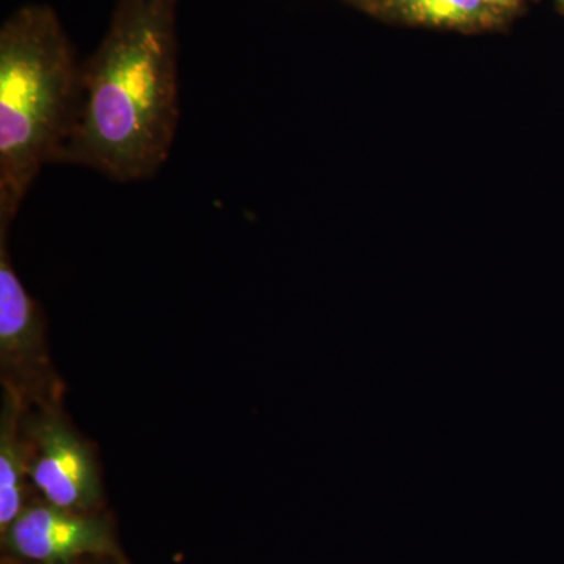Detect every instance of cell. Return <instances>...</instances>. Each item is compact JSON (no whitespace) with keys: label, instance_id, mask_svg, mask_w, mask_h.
<instances>
[{"label":"cell","instance_id":"6da1fadb","mask_svg":"<svg viewBox=\"0 0 564 564\" xmlns=\"http://www.w3.org/2000/svg\"><path fill=\"white\" fill-rule=\"evenodd\" d=\"M180 0H117L82 62V106L57 163L121 184L152 180L180 126Z\"/></svg>","mask_w":564,"mask_h":564},{"label":"cell","instance_id":"7a4b0ae2","mask_svg":"<svg viewBox=\"0 0 564 564\" xmlns=\"http://www.w3.org/2000/svg\"><path fill=\"white\" fill-rule=\"evenodd\" d=\"M82 62L57 11L28 3L0 28V232L79 120Z\"/></svg>","mask_w":564,"mask_h":564},{"label":"cell","instance_id":"3957f363","mask_svg":"<svg viewBox=\"0 0 564 564\" xmlns=\"http://www.w3.org/2000/svg\"><path fill=\"white\" fill-rule=\"evenodd\" d=\"M22 432L29 448V484L41 499L85 513L104 511L95 451L70 425L62 403L25 408Z\"/></svg>","mask_w":564,"mask_h":564},{"label":"cell","instance_id":"277c9868","mask_svg":"<svg viewBox=\"0 0 564 564\" xmlns=\"http://www.w3.org/2000/svg\"><path fill=\"white\" fill-rule=\"evenodd\" d=\"M9 234L0 232V375L2 388L28 408L61 404L63 383L51 361L46 318L11 262Z\"/></svg>","mask_w":564,"mask_h":564},{"label":"cell","instance_id":"5b68a950","mask_svg":"<svg viewBox=\"0 0 564 564\" xmlns=\"http://www.w3.org/2000/svg\"><path fill=\"white\" fill-rule=\"evenodd\" d=\"M2 560L21 564H76L126 560L106 511L85 513L33 497L3 532Z\"/></svg>","mask_w":564,"mask_h":564},{"label":"cell","instance_id":"8992f818","mask_svg":"<svg viewBox=\"0 0 564 564\" xmlns=\"http://www.w3.org/2000/svg\"><path fill=\"white\" fill-rule=\"evenodd\" d=\"M373 20L404 28L470 33L499 32L513 17L485 0H340Z\"/></svg>","mask_w":564,"mask_h":564},{"label":"cell","instance_id":"52a82bcc","mask_svg":"<svg viewBox=\"0 0 564 564\" xmlns=\"http://www.w3.org/2000/svg\"><path fill=\"white\" fill-rule=\"evenodd\" d=\"M28 404L17 392L2 388L0 410V532L20 516L32 499L29 484V448L22 432Z\"/></svg>","mask_w":564,"mask_h":564},{"label":"cell","instance_id":"ba28073f","mask_svg":"<svg viewBox=\"0 0 564 564\" xmlns=\"http://www.w3.org/2000/svg\"><path fill=\"white\" fill-rule=\"evenodd\" d=\"M485 2L488 3V6L494 7V9L514 17V14L518 13V11H521L522 7H524L529 0H485Z\"/></svg>","mask_w":564,"mask_h":564},{"label":"cell","instance_id":"9c48e42d","mask_svg":"<svg viewBox=\"0 0 564 564\" xmlns=\"http://www.w3.org/2000/svg\"><path fill=\"white\" fill-rule=\"evenodd\" d=\"M2 564H21L9 562V560H2ZM76 564H129L128 560H115V558H95V560H85V562L76 563Z\"/></svg>","mask_w":564,"mask_h":564},{"label":"cell","instance_id":"30bf717a","mask_svg":"<svg viewBox=\"0 0 564 564\" xmlns=\"http://www.w3.org/2000/svg\"><path fill=\"white\" fill-rule=\"evenodd\" d=\"M556 3H558L560 9L564 11V0H555Z\"/></svg>","mask_w":564,"mask_h":564}]
</instances>
